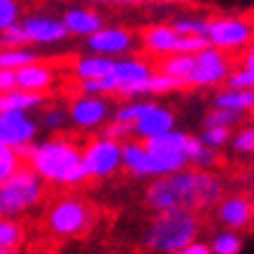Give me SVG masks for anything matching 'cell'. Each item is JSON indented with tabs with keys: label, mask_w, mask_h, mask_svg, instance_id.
<instances>
[{
	"label": "cell",
	"mask_w": 254,
	"mask_h": 254,
	"mask_svg": "<svg viewBox=\"0 0 254 254\" xmlns=\"http://www.w3.org/2000/svg\"><path fill=\"white\" fill-rule=\"evenodd\" d=\"M198 231L196 215L189 210H170L159 212L147 226L142 236V245L159 254H180L189 245H193Z\"/></svg>",
	"instance_id": "cell-3"
},
{
	"label": "cell",
	"mask_w": 254,
	"mask_h": 254,
	"mask_svg": "<svg viewBox=\"0 0 254 254\" xmlns=\"http://www.w3.org/2000/svg\"><path fill=\"white\" fill-rule=\"evenodd\" d=\"M212 105L219 110H231V112H254V89H224L215 96Z\"/></svg>",
	"instance_id": "cell-20"
},
{
	"label": "cell",
	"mask_w": 254,
	"mask_h": 254,
	"mask_svg": "<svg viewBox=\"0 0 254 254\" xmlns=\"http://www.w3.org/2000/svg\"><path fill=\"white\" fill-rule=\"evenodd\" d=\"M189 140L191 135H187L182 131H170L166 135H159V138L147 140L145 145L149 152L154 154H163V156H187V149H189Z\"/></svg>",
	"instance_id": "cell-21"
},
{
	"label": "cell",
	"mask_w": 254,
	"mask_h": 254,
	"mask_svg": "<svg viewBox=\"0 0 254 254\" xmlns=\"http://www.w3.org/2000/svg\"><path fill=\"white\" fill-rule=\"evenodd\" d=\"M240 117H243L240 112H231V110L215 108L212 112L205 115L203 124H205V126H219V128H233V126L240 122Z\"/></svg>",
	"instance_id": "cell-30"
},
{
	"label": "cell",
	"mask_w": 254,
	"mask_h": 254,
	"mask_svg": "<svg viewBox=\"0 0 254 254\" xmlns=\"http://www.w3.org/2000/svg\"><path fill=\"white\" fill-rule=\"evenodd\" d=\"M38 135V124L28 112H0V145L23 152Z\"/></svg>",
	"instance_id": "cell-10"
},
{
	"label": "cell",
	"mask_w": 254,
	"mask_h": 254,
	"mask_svg": "<svg viewBox=\"0 0 254 254\" xmlns=\"http://www.w3.org/2000/svg\"><path fill=\"white\" fill-rule=\"evenodd\" d=\"M115 70V59H108V56H82L75 61L72 65V75L77 82H86V79H105L112 75Z\"/></svg>",
	"instance_id": "cell-19"
},
{
	"label": "cell",
	"mask_w": 254,
	"mask_h": 254,
	"mask_svg": "<svg viewBox=\"0 0 254 254\" xmlns=\"http://www.w3.org/2000/svg\"><path fill=\"white\" fill-rule=\"evenodd\" d=\"M180 35L185 38H208V28H210V19L198 14H182L175 16V21L170 23Z\"/></svg>",
	"instance_id": "cell-24"
},
{
	"label": "cell",
	"mask_w": 254,
	"mask_h": 254,
	"mask_svg": "<svg viewBox=\"0 0 254 254\" xmlns=\"http://www.w3.org/2000/svg\"><path fill=\"white\" fill-rule=\"evenodd\" d=\"M19 152L16 149H12V147H2L0 145V182H5V180H9V177L14 175V173H19Z\"/></svg>",
	"instance_id": "cell-29"
},
{
	"label": "cell",
	"mask_w": 254,
	"mask_h": 254,
	"mask_svg": "<svg viewBox=\"0 0 254 254\" xmlns=\"http://www.w3.org/2000/svg\"><path fill=\"white\" fill-rule=\"evenodd\" d=\"M52 82H54V70H52V65H47V63L35 61L31 65H26V68L16 70V84L23 91L42 93L52 86Z\"/></svg>",
	"instance_id": "cell-18"
},
{
	"label": "cell",
	"mask_w": 254,
	"mask_h": 254,
	"mask_svg": "<svg viewBox=\"0 0 254 254\" xmlns=\"http://www.w3.org/2000/svg\"><path fill=\"white\" fill-rule=\"evenodd\" d=\"M70 122L68 110L61 108V105H52L42 112V124H45L47 131H61L63 126Z\"/></svg>",
	"instance_id": "cell-32"
},
{
	"label": "cell",
	"mask_w": 254,
	"mask_h": 254,
	"mask_svg": "<svg viewBox=\"0 0 254 254\" xmlns=\"http://www.w3.org/2000/svg\"><path fill=\"white\" fill-rule=\"evenodd\" d=\"M42 103H45L42 93L14 89V91L0 96V112H33V110L42 108Z\"/></svg>",
	"instance_id": "cell-22"
},
{
	"label": "cell",
	"mask_w": 254,
	"mask_h": 254,
	"mask_svg": "<svg viewBox=\"0 0 254 254\" xmlns=\"http://www.w3.org/2000/svg\"><path fill=\"white\" fill-rule=\"evenodd\" d=\"M0 254H19V252H14V250H0Z\"/></svg>",
	"instance_id": "cell-48"
},
{
	"label": "cell",
	"mask_w": 254,
	"mask_h": 254,
	"mask_svg": "<svg viewBox=\"0 0 254 254\" xmlns=\"http://www.w3.org/2000/svg\"><path fill=\"white\" fill-rule=\"evenodd\" d=\"M21 26L28 35V42H35V45H56L70 35L63 19L52 14H40V12L26 14L21 19Z\"/></svg>",
	"instance_id": "cell-12"
},
{
	"label": "cell",
	"mask_w": 254,
	"mask_h": 254,
	"mask_svg": "<svg viewBox=\"0 0 254 254\" xmlns=\"http://www.w3.org/2000/svg\"><path fill=\"white\" fill-rule=\"evenodd\" d=\"M152 105H154V103H147V100H131V103H124V105H119V108L115 110V122L133 126V124H138L140 119L145 117V112L152 108Z\"/></svg>",
	"instance_id": "cell-27"
},
{
	"label": "cell",
	"mask_w": 254,
	"mask_h": 254,
	"mask_svg": "<svg viewBox=\"0 0 254 254\" xmlns=\"http://www.w3.org/2000/svg\"><path fill=\"white\" fill-rule=\"evenodd\" d=\"M147 0H117L119 7H138V5H145Z\"/></svg>",
	"instance_id": "cell-45"
},
{
	"label": "cell",
	"mask_w": 254,
	"mask_h": 254,
	"mask_svg": "<svg viewBox=\"0 0 254 254\" xmlns=\"http://www.w3.org/2000/svg\"><path fill=\"white\" fill-rule=\"evenodd\" d=\"M38 61V56L26 47H16V49H2L0 52V70H21L26 65Z\"/></svg>",
	"instance_id": "cell-26"
},
{
	"label": "cell",
	"mask_w": 254,
	"mask_h": 254,
	"mask_svg": "<svg viewBox=\"0 0 254 254\" xmlns=\"http://www.w3.org/2000/svg\"><path fill=\"white\" fill-rule=\"evenodd\" d=\"M77 91L82 93V96H105L103 79H86V82H79Z\"/></svg>",
	"instance_id": "cell-41"
},
{
	"label": "cell",
	"mask_w": 254,
	"mask_h": 254,
	"mask_svg": "<svg viewBox=\"0 0 254 254\" xmlns=\"http://www.w3.org/2000/svg\"><path fill=\"white\" fill-rule=\"evenodd\" d=\"M243 68H247L250 72H254V42L245 49V54H243Z\"/></svg>",
	"instance_id": "cell-43"
},
{
	"label": "cell",
	"mask_w": 254,
	"mask_h": 254,
	"mask_svg": "<svg viewBox=\"0 0 254 254\" xmlns=\"http://www.w3.org/2000/svg\"><path fill=\"white\" fill-rule=\"evenodd\" d=\"M152 75L154 70L142 59H117L112 75L103 79L105 96H126L133 100H138L140 96H149Z\"/></svg>",
	"instance_id": "cell-5"
},
{
	"label": "cell",
	"mask_w": 254,
	"mask_h": 254,
	"mask_svg": "<svg viewBox=\"0 0 254 254\" xmlns=\"http://www.w3.org/2000/svg\"><path fill=\"white\" fill-rule=\"evenodd\" d=\"M21 243V229L12 219L0 222V250H14Z\"/></svg>",
	"instance_id": "cell-31"
},
{
	"label": "cell",
	"mask_w": 254,
	"mask_h": 254,
	"mask_svg": "<svg viewBox=\"0 0 254 254\" xmlns=\"http://www.w3.org/2000/svg\"><path fill=\"white\" fill-rule=\"evenodd\" d=\"M193 65H196L193 54H173V56H168V59H163L159 70H161L163 75H170V77H175L177 82H182L185 86H189Z\"/></svg>",
	"instance_id": "cell-23"
},
{
	"label": "cell",
	"mask_w": 254,
	"mask_h": 254,
	"mask_svg": "<svg viewBox=\"0 0 254 254\" xmlns=\"http://www.w3.org/2000/svg\"><path fill=\"white\" fill-rule=\"evenodd\" d=\"M86 47L91 54H98V56H124L131 52L133 47V33L122 28V26H105L100 33L91 35L86 40Z\"/></svg>",
	"instance_id": "cell-13"
},
{
	"label": "cell",
	"mask_w": 254,
	"mask_h": 254,
	"mask_svg": "<svg viewBox=\"0 0 254 254\" xmlns=\"http://www.w3.org/2000/svg\"><path fill=\"white\" fill-rule=\"evenodd\" d=\"M166 5H182V2H189V0H161Z\"/></svg>",
	"instance_id": "cell-47"
},
{
	"label": "cell",
	"mask_w": 254,
	"mask_h": 254,
	"mask_svg": "<svg viewBox=\"0 0 254 254\" xmlns=\"http://www.w3.org/2000/svg\"><path fill=\"white\" fill-rule=\"evenodd\" d=\"M93 5H117V0H89Z\"/></svg>",
	"instance_id": "cell-46"
},
{
	"label": "cell",
	"mask_w": 254,
	"mask_h": 254,
	"mask_svg": "<svg viewBox=\"0 0 254 254\" xmlns=\"http://www.w3.org/2000/svg\"><path fill=\"white\" fill-rule=\"evenodd\" d=\"M170 131H175V115L168 108L156 105V103L147 110L145 117L138 124H133V135L138 140H142V142L159 138V135H166Z\"/></svg>",
	"instance_id": "cell-15"
},
{
	"label": "cell",
	"mask_w": 254,
	"mask_h": 254,
	"mask_svg": "<svg viewBox=\"0 0 254 254\" xmlns=\"http://www.w3.org/2000/svg\"><path fill=\"white\" fill-rule=\"evenodd\" d=\"M200 140L205 142L212 149H219L224 147L229 140H231V128H219V126H205L203 133H200Z\"/></svg>",
	"instance_id": "cell-35"
},
{
	"label": "cell",
	"mask_w": 254,
	"mask_h": 254,
	"mask_svg": "<svg viewBox=\"0 0 254 254\" xmlns=\"http://www.w3.org/2000/svg\"><path fill=\"white\" fill-rule=\"evenodd\" d=\"M229 89H254V72H250L247 68H236L229 77Z\"/></svg>",
	"instance_id": "cell-39"
},
{
	"label": "cell",
	"mask_w": 254,
	"mask_h": 254,
	"mask_svg": "<svg viewBox=\"0 0 254 254\" xmlns=\"http://www.w3.org/2000/svg\"><path fill=\"white\" fill-rule=\"evenodd\" d=\"M208 47H212L208 38H180V54H198Z\"/></svg>",
	"instance_id": "cell-40"
},
{
	"label": "cell",
	"mask_w": 254,
	"mask_h": 254,
	"mask_svg": "<svg viewBox=\"0 0 254 254\" xmlns=\"http://www.w3.org/2000/svg\"><path fill=\"white\" fill-rule=\"evenodd\" d=\"M208 40L215 49L238 52L254 42V23L243 16H215L210 19Z\"/></svg>",
	"instance_id": "cell-6"
},
{
	"label": "cell",
	"mask_w": 254,
	"mask_h": 254,
	"mask_svg": "<svg viewBox=\"0 0 254 254\" xmlns=\"http://www.w3.org/2000/svg\"><path fill=\"white\" fill-rule=\"evenodd\" d=\"M180 33L170 26V23H154L142 31L140 40H142V47L152 56H173L180 54Z\"/></svg>",
	"instance_id": "cell-14"
},
{
	"label": "cell",
	"mask_w": 254,
	"mask_h": 254,
	"mask_svg": "<svg viewBox=\"0 0 254 254\" xmlns=\"http://www.w3.org/2000/svg\"><path fill=\"white\" fill-rule=\"evenodd\" d=\"M19 154L28 156L31 168L47 182L72 187L89 180V173L84 168V152L70 140H42V142L31 145Z\"/></svg>",
	"instance_id": "cell-2"
},
{
	"label": "cell",
	"mask_w": 254,
	"mask_h": 254,
	"mask_svg": "<svg viewBox=\"0 0 254 254\" xmlns=\"http://www.w3.org/2000/svg\"><path fill=\"white\" fill-rule=\"evenodd\" d=\"M47 224L52 233L61 236V238H70V236H79L89 229L91 224V210L84 200L77 198H63L59 200L54 208L49 210Z\"/></svg>",
	"instance_id": "cell-7"
},
{
	"label": "cell",
	"mask_w": 254,
	"mask_h": 254,
	"mask_svg": "<svg viewBox=\"0 0 254 254\" xmlns=\"http://www.w3.org/2000/svg\"><path fill=\"white\" fill-rule=\"evenodd\" d=\"M42 177L33 168H21L19 173L0 182V212L5 219L31 210L42 198Z\"/></svg>",
	"instance_id": "cell-4"
},
{
	"label": "cell",
	"mask_w": 254,
	"mask_h": 254,
	"mask_svg": "<svg viewBox=\"0 0 254 254\" xmlns=\"http://www.w3.org/2000/svg\"><path fill=\"white\" fill-rule=\"evenodd\" d=\"M14 89H19V84H16V70H0V91L9 93Z\"/></svg>",
	"instance_id": "cell-42"
},
{
	"label": "cell",
	"mask_w": 254,
	"mask_h": 254,
	"mask_svg": "<svg viewBox=\"0 0 254 254\" xmlns=\"http://www.w3.org/2000/svg\"><path fill=\"white\" fill-rule=\"evenodd\" d=\"M70 122L75 124L82 131L89 128H98L108 122L110 117V103L103 96H75L68 108Z\"/></svg>",
	"instance_id": "cell-11"
},
{
	"label": "cell",
	"mask_w": 254,
	"mask_h": 254,
	"mask_svg": "<svg viewBox=\"0 0 254 254\" xmlns=\"http://www.w3.org/2000/svg\"><path fill=\"white\" fill-rule=\"evenodd\" d=\"M182 82H177L175 77H170V75H163L161 70L154 72L152 77H149V96L156 93V96H163V93H170L175 91V89H182Z\"/></svg>",
	"instance_id": "cell-33"
},
{
	"label": "cell",
	"mask_w": 254,
	"mask_h": 254,
	"mask_svg": "<svg viewBox=\"0 0 254 254\" xmlns=\"http://www.w3.org/2000/svg\"><path fill=\"white\" fill-rule=\"evenodd\" d=\"M254 217V205L252 200H247L245 196H229L219 203V222L229 229V231H240Z\"/></svg>",
	"instance_id": "cell-17"
},
{
	"label": "cell",
	"mask_w": 254,
	"mask_h": 254,
	"mask_svg": "<svg viewBox=\"0 0 254 254\" xmlns=\"http://www.w3.org/2000/svg\"><path fill=\"white\" fill-rule=\"evenodd\" d=\"M222 180L210 170H182L175 175L156 177L147 187V205L159 212L170 210H203L215 205L222 196Z\"/></svg>",
	"instance_id": "cell-1"
},
{
	"label": "cell",
	"mask_w": 254,
	"mask_h": 254,
	"mask_svg": "<svg viewBox=\"0 0 254 254\" xmlns=\"http://www.w3.org/2000/svg\"><path fill=\"white\" fill-rule=\"evenodd\" d=\"M0 42H2V49H16V47L28 45V35H26L21 23H16V26H12V28H7V31H2Z\"/></svg>",
	"instance_id": "cell-38"
},
{
	"label": "cell",
	"mask_w": 254,
	"mask_h": 254,
	"mask_svg": "<svg viewBox=\"0 0 254 254\" xmlns=\"http://www.w3.org/2000/svg\"><path fill=\"white\" fill-rule=\"evenodd\" d=\"M84 168L89 177L96 180L115 175L119 168H124V145L105 135L91 140L84 147Z\"/></svg>",
	"instance_id": "cell-8"
},
{
	"label": "cell",
	"mask_w": 254,
	"mask_h": 254,
	"mask_svg": "<svg viewBox=\"0 0 254 254\" xmlns=\"http://www.w3.org/2000/svg\"><path fill=\"white\" fill-rule=\"evenodd\" d=\"M100 135H105V138H110V140H115V142H128L131 140V135H133V126H128V124H122V122H112L110 124H105L103 126V133Z\"/></svg>",
	"instance_id": "cell-37"
},
{
	"label": "cell",
	"mask_w": 254,
	"mask_h": 254,
	"mask_svg": "<svg viewBox=\"0 0 254 254\" xmlns=\"http://www.w3.org/2000/svg\"><path fill=\"white\" fill-rule=\"evenodd\" d=\"M63 23H65V28H68L70 35H77V38H91L96 33H100L105 28V21H103V16L91 7H68L63 12Z\"/></svg>",
	"instance_id": "cell-16"
},
{
	"label": "cell",
	"mask_w": 254,
	"mask_h": 254,
	"mask_svg": "<svg viewBox=\"0 0 254 254\" xmlns=\"http://www.w3.org/2000/svg\"><path fill=\"white\" fill-rule=\"evenodd\" d=\"M193 59H196V65H193L189 86H217L222 82H229L233 70L222 49L208 47L198 54H193Z\"/></svg>",
	"instance_id": "cell-9"
},
{
	"label": "cell",
	"mask_w": 254,
	"mask_h": 254,
	"mask_svg": "<svg viewBox=\"0 0 254 254\" xmlns=\"http://www.w3.org/2000/svg\"><path fill=\"white\" fill-rule=\"evenodd\" d=\"M16 23H21V12L16 0H0V31H7Z\"/></svg>",
	"instance_id": "cell-34"
},
{
	"label": "cell",
	"mask_w": 254,
	"mask_h": 254,
	"mask_svg": "<svg viewBox=\"0 0 254 254\" xmlns=\"http://www.w3.org/2000/svg\"><path fill=\"white\" fill-rule=\"evenodd\" d=\"M231 147H233V152H238V154H254V124L240 128V131L233 135Z\"/></svg>",
	"instance_id": "cell-36"
},
{
	"label": "cell",
	"mask_w": 254,
	"mask_h": 254,
	"mask_svg": "<svg viewBox=\"0 0 254 254\" xmlns=\"http://www.w3.org/2000/svg\"><path fill=\"white\" fill-rule=\"evenodd\" d=\"M240 247H243V240H240V236L236 231H222L217 233L215 238H212V245H210V250H212V254H238Z\"/></svg>",
	"instance_id": "cell-28"
},
{
	"label": "cell",
	"mask_w": 254,
	"mask_h": 254,
	"mask_svg": "<svg viewBox=\"0 0 254 254\" xmlns=\"http://www.w3.org/2000/svg\"><path fill=\"white\" fill-rule=\"evenodd\" d=\"M180 254H212V250H210L208 245H200V243H193V245H189L187 250H182Z\"/></svg>",
	"instance_id": "cell-44"
},
{
	"label": "cell",
	"mask_w": 254,
	"mask_h": 254,
	"mask_svg": "<svg viewBox=\"0 0 254 254\" xmlns=\"http://www.w3.org/2000/svg\"><path fill=\"white\" fill-rule=\"evenodd\" d=\"M189 163L196 170H210L217 161V149L208 147L200 138H191L189 140V149H187Z\"/></svg>",
	"instance_id": "cell-25"
}]
</instances>
